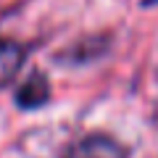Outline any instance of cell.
<instances>
[{
  "instance_id": "cell-1",
  "label": "cell",
  "mask_w": 158,
  "mask_h": 158,
  "mask_svg": "<svg viewBox=\"0 0 158 158\" xmlns=\"http://www.w3.org/2000/svg\"><path fill=\"white\" fill-rule=\"evenodd\" d=\"M63 158H127V150L106 135H90L74 142Z\"/></svg>"
},
{
  "instance_id": "cell-2",
  "label": "cell",
  "mask_w": 158,
  "mask_h": 158,
  "mask_svg": "<svg viewBox=\"0 0 158 158\" xmlns=\"http://www.w3.org/2000/svg\"><path fill=\"white\" fill-rule=\"evenodd\" d=\"M45 98H48V82L42 77H32V79H29V85L24 87L21 95H19V103L27 106V108H32V106H40Z\"/></svg>"
},
{
  "instance_id": "cell-3",
  "label": "cell",
  "mask_w": 158,
  "mask_h": 158,
  "mask_svg": "<svg viewBox=\"0 0 158 158\" xmlns=\"http://www.w3.org/2000/svg\"><path fill=\"white\" fill-rule=\"evenodd\" d=\"M3 48H6V42H3V40H0V53H3Z\"/></svg>"
}]
</instances>
